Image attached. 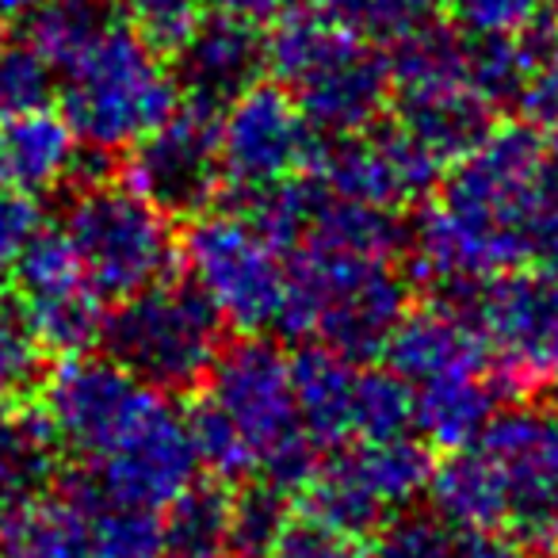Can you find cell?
I'll return each mask as SVG.
<instances>
[{"instance_id":"1","label":"cell","mask_w":558,"mask_h":558,"mask_svg":"<svg viewBox=\"0 0 558 558\" xmlns=\"http://www.w3.org/2000/svg\"><path fill=\"white\" fill-rule=\"evenodd\" d=\"M550 195L547 142L532 123L494 131L448 165L410 226L413 276L448 299L509 268H527V230Z\"/></svg>"},{"instance_id":"2","label":"cell","mask_w":558,"mask_h":558,"mask_svg":"<svg viewBox=\"0 0 558 558\" xmlns=\"http://www.w3.org/2000/svg\"><path fill=\"white\" fill-rule=\"evenodd\" d=\"M199 390L187 410V433L210 478L230 486L264 478L288 494L306 486L318 466V444L303 428L291 360L276 344L260 337L226 344Z\"/></svg>"},{"instance_id":"3","label":"cell","mask_w":558,"mask_h":558,"mask_svg":"<svg viewBox=\"0 0 558 558\" xmlns=\"http://www.w3.org/2000/svg\"><path fill=\"white\" fill-rule=\"evenodd\" d=\"M264 65L314 126L360 134L390 108V62L375 43L344 32L322 9H283L264 35Z\"/></svg>"},{"instance_id":"4","label":"cell","mask_w":558,"mask_h":558,"mask_svg":"<svg viewBox=\"0 0 558 558\" xmlns=\"http://www.w3.org/2000/svg\"><path fill=\"white\" fill-rule=\"evenodd\" d=\"M410 311V283L398 260L299 245L288 253V303L279 333L329 344L352 360H372Z\"/></svg>"},{"instance_id":"5","label":"cell","mask_w":558,"mask_h":558,"mask_svg":"<svg viewBox=\"0 0 558 558\" xmlns=\"http://www.w3.org/2000/svg\"><path fill=\"white\" fill-rule=\"evenodd\" d=\"M58 77L62 116L81 146L96 154L131 149L180 104L177 73L165 65L161 50L134 32L131 20H108Z\"/></svg>"},{"instance_id":"6","label":"cell","mask_w":558,"mask_h":558,"mask_svg":"<svg viewBox=\"0 0 558 558\" xmlns=\"http://www.w3.org/2000/svg\"><path fill=\"white\" fill-rule=\"evenodd\" d=\"M390 108L395 123L448 169L471 154L497 123V108L474 88L466 35L428 20L390 43Z\"/></svg>"},{"instance_id":"7","label":"cell","mask_w":558,"mask_h":558,"mask_svg":"<svg viewBox=\"0 0 558 558\" xmlns=\"http://www.w3.org/2000/svg\"><path fill=\"white\" fill-rule=\"evenodd\" d=\"M100 341L134 379L165 395H184L199 390L226 349V322L192 279L165 276L119 299V311L104 318Z\"/></svg>"},{"instance_id":"8","label":"cell","mask_w":558,"mask_h":558,"mask_svg":"<svg viewBox=\"0 0 558 558\" xmlns=\"http://www.w3.org/2000/svg\"><path fill=\"white\" fill-rule=\"evenodd\" d=\"M62 233L104 303H119L165 279L180 253L172 218L123 177L108 172L77 180V192L62 215Z\"/></svg>"},{"instance_id":"9","label":"cell","mask_w":558,"mask_h":558,"mask_svg":"<svg viewBox=\"0 0 558 558\" xmlns=\"http://www.w3.org/2000/svg\"><path fill=\"white\" fill-rule=\"evenodd\" d=\"M180 256L187 279L230 329L260 337L279 326L288 303V260L245 215H195L180 241Z\"/></svg>"},{"instance_id":"10","label":"cell","mask_w":558,"mask_h":558,"mask_svg":"<svg viewBox=\"0 0 558 558\" xmlns=\"http://www.w3.org/2000/svg\"><path fill=\"white\" fill-rule=\"evenodd\" d=\"M433 466V448L417 433L395 440H349L311 471L303 486L306 512L364 539L425 494Z\"/></svg>"},{"instance_id":"11","label":"cell","mask_w":558,"mask_h":558,"mask_svg":"<svg viewBox=\"0 0 558 558\" xmlns=\"http://www.w3.org/2000/svg\"><path fill=\"white\" fill-rule=\"evenodd\" d=\"M459 303L486 337L497 375L512 398L558 383V279L539 268H509Z\"/></svg>"},{"instance_id":"12","label":"cell","mask_w":558,"mask_h":558,"mask_svg":"<svg viewBox=\"0 0 558 558\" xmlns=\"http://www.w3.org/2000/svg\"><path fill=\"white\" fill-rule=\"evenodd\" d=\"M314 126L295 108L291 93L276 81H256L218 111V165L222 187L241 203L279 180L306 169Z\"/></svg>"},{"instance_id":"13","label":"cell","mask_w":558,"mask_h":558,"mask_svg":"<svg viewBox=\"0 0 558 558\" xmlns=\"http://www.w3.org/2000/svg\"><path fill=\"white\" fill-rule=\"evenodd\" d=\"M157 395L165 390L146 387L123 364L93 356L88 349L58 356V364L39 379V405L47 410L62 448L88 463L100 459Z\"/></svg>"},{"instance_id":"14","label":"cell","mask_w":558,"mask_h":558,"mask_svg":"<svg viewBox=\"0 0 558 558\" xmlns=\"http://www.w3.org/2000/svg\"><path fill=\"white\" fill-rule=\"evenodd\" d=\"M306 172L329 195L402 215L405 207H417L440 187L444 161H436L413 134L390 123L322 138L306 161Z\"/></svg>"},{"instance_id":"15","label":"cell","mask_w":558,"mask_h":558,"mask_svg":"<svg viewBox=\"0 0 558 558\" xmlns=\"http://www.w3.org/2000/svg\"><path fill=\"white\" fill-rule=\"evenodd\" d=\"M12 306L43 352H85L104 333V299L85 279L62 230L43 226L12 264Z\"/></svg>"},{"instance_id":"16","label":"cell","mask_w":558,"mask_h":558,"mask_svg":"<svg viewBox=\"0 0 558 558\" xmlns=\"http://www.w3.org/2000/svg\"><path fill=\"white\" fill-rule=\"evenodd\" d=\"M123 180L169 218H195L222 192L218 111L180 100L165 123L131 146Z\"/></svg>"},{"instance_id":"17","label":"cell","mask_w":558,"mask_h":558,"mask_svg":"<svg viewBox=\"0 0 558 558\" xmlns=\"http://www.w3.org/2000/svg\"><path fill=\"white\" fill-rule=\"evenodd\" d=\"M96 478L88 482L96 497L134 509L165 512L195 478H199V456H195L187 417H180L169 395H157L138 421L93 459Z\"/></svg>"},{"instance_id":"18","label":"cell","mask_w":558,"mask_h":558,"mask_svg":"<svg viewBox=\"0 0 558 558\" xmlns=\"http://www.w3.org/2000/svg\"><path fill=\"white\" fill-rule=\"evenodd\" d=\"M505 471L509 486V520L505 535L527 547L535 558L558 550V471L550 459V428L547 413L512 410L505 405L489 428L478 436Z\"/></svg>"},{"instance_id":"19","label":"cell","mask_w":558,"mask_h":558,"mask_svg":"<svg viewBox=\"0 0 558 558\" xmlns=\"http://www.w3.org/2000/svg\"><path fill=\"white\" fill-rule=\"evenodd\" d=\"M379 356L410 387L494 367L478 322L459 299L448 295L425 306H410L395 326V333L387 337Z\"/></svg>"},{"instance_id":"20","label":"cell","mask_w":558,"mask_h":558,"mask_svg":"<svg viewBox=\"0 0 558 558\" xmlns=\"http://www.w3.org/2000/svg\"><path fill=\"white\" fill-rule=\"evenodd\" d=\"M264 65V35L260 24L233 16H203L192 39L177 50V85L180 100L203 104L222 111L233 96L260 81Z\"/></svg>"},{"instance_id":"21","label":"cell","mask_w":558,"mask_h":558,"mask_svg":"<svg viewBox=\"0 0 558 558\" xmlns=\"http://www.w3.org/2000/svg\"><path fill=\"white\" fill-rule=\"evenodd\" d=\"M512 390L497 367L451 375L425 387H413V433L440 451H459L478 444L489 421L509 405Z\"/></svg>"},{"instance_id":"22","label":"cell","mask_w":558,"mask_h":558,"mask_svg":"<svg viewBox=\"0 0 558 558\" xmlns=\"http://www.w3.org/2000/svg\"><path fill=\"white\" fill-rule=\"evenodd\" d=\"M425 494L433 512L451 532H505V520H509L505 471L478 444L448 451V459L433 466Z\"/></svg>"},{"instance_id":"23","label":"cell","mask_w":558,"mask_h":558,"mask_svg":"<svg viewBox=\"0 0 558 558\" xmlns=\"http://www.w3.org/2000/svg\"><path fill=\"white\" fill-rule=\"evenodd\" d=\"M0 157H4V180L12 187L39 195L73 180L81 138L73 134L70 119L62 111H50L43 104V108L4 119V126H0Z\"/></svg>"},{"instance_id":"24","label":"cell","mask_w":558,"mask_h":558,"mask_svg":"<svg viewBox=\"0 0 558 558\" xmlns=\"http://www.w3.org/2000/svg\"><path fill=\"white\" fill-rule=\"evenodd\" d=\"M88 486L35 489L0 535V558H88Z\"/></svg>"},{"instance_id":"25","label":"cell","mask_w":558,"mask_h":558,"mask_svg":"<svg viewBox=\"0 0 558 558\" xmlns=\"http://www.w3.org/2000/svg\"><path fill=\"white\" fill-rule=\"evenodd\" d=\"M360 360L314 341L291 356L299 417L318 448H341L352 440V395H356Z\"/></svg>"},{"instance_id":"26","label":"cell","mask_w":558,"mask_h":558,"mask_svg":"<svg viewBox=\"0 0 558 558\" xmlns=\"http://www.w3.org/2000/svg\"><path fill=\"white\" fill-rule=\"evenodd\" d=\"M230 482L195 478L165 520V558H230Z\"/></svg>"},{"instance_id":"27","label":"cell","mask_w":558,"mask_h":558,"mask_svg":"<svg viewBox=\"0 0 558 558\" xmlns=\"http://www.w3.org/2000/svg\"><path fill=\"white\" fill-rule=\"evenodd\" d=\"M111 20L108 0H43L27 16V43L62 73Z\"/></svg>"},{"instance_id":"28","label":"cell","mask_w":558,"mask_h":558,"mask_svg":"<svg viewBox=\"0 0 558 558\" xmlns=\"http://www.w3.org/2000/svg\"><path fill=\"white\" fill-rule=\"evenodd\" d=\"M88 558H165L161 512L104 501V497L93 494V505H88Z\"/></svg>"},{"instance_id":"29","label":"cell","mask_w":558,"mask_h":558,"mask_svg":"<svg viewBox=\"0 0 558 558\" xmlns=\"http://www.w3.org/2000/svg\"><path fill=\"white\" fill-rule=\"evenodd\" d=\"M413 433V387L390 367H360L352 395V440H395Z\"/></svg>"},{"instance_id":"30","label":"cell","mask_w":558,"mask_h":558,"mask_svg":"<svg viewBox=\"0 0 558 558\" xmlns=\"http://www.w3.org/2000/svg\"><path fill=\"white\" fill-rule=\"evenodd\" d=\"M291 517L288 489L264 478L241 482L238 494H230V558H260Z\"/></svg>"},{"instance_id":"31","label":"cell","mask_w":558,"mask_h":558,"mask_svg":"<svg viewBox=\"0 0 558 558\" xmlns=\"http://www.w3.org/2000/svg\"><path fill=\"white\" fill-rule=\"evenodd\" d=\"M318 9L344 32L375 47H390L402 35L425 27L440 9V0H318Z\"/></svg>"},{"instance_id":"32","label":"cell","mask_w":558,"mask_h":558,"mask_svg":"<svg viewBox=\"0 0 558 558\" xmlns=\"http://www.w3.org/2000/svg\"><path fill=\"white\" fill-rule=\"evenodd\" d=\"M550 0H440L444 16L466 39H520L547 24Z\"/></svg>"},{"instance_id":"33","label":"cell","mask_w":558,"mask_h":558,"mask_svg":"<svg viewBox=\"0 0 558 558\" xmlns=\"http://www.w3.org/2000/svg\"><path fill=\"white\" fill-rule=\"evenodd\" d=\"M456 539L459 532H451L433 509H402L372 532L367 558H451Z\"/></svg>"},{"instance_id":"34","label":"cell","mask_w":558,"mask_h":558,"mask_svg":"<svg viewBox=\"0 0 558 558\" xmlns=\"http://www.w3.org/2000/svg\"><path fill=\"white\" fill-rule=\"evenodd\" d=\"M54 77L58 73L32 43H20V47L9 43L0 54V119L43 108L54 93Z\"/></svg>"},{"instance_id":"35","label":"cell","mask_w":558,"mask_h":558,"mask_svg":"<svg viewBox=\"0 0 558 558\" xmlns=\"http://www.w3.org/2000/svg\"><path fill=\"white\" fill-rule=\"evenodd\" d=\"M131 27L161 54H177L203 20V0H123Z\"/></svg>"},{"instance_id":"36","label":"cell","mask_w":558,"mask_h":558,"mask_svg":"<svg viewBox=\"0 0 558 558\" xmlns=\"http://www.w3.org/2000/svg\"><path fill=\"white\" fill-rule=\"evenodd\" d=\"M260 558H367L364 543L318 517H291Z\"/></svg>"},{"instance_id":"37","label":"cell","mask_w":558,"mask_h":558,"mask_svg":"<svg viewBox=\"0 0 558 558\" xmlns=\"http://www.w3.org/2000/svg\"><path fill=\"white\" fill-rule=\"evenodd\" d=\"M43 356L12 299H0V395H27L43 379Z\"/></svg>"},{"instance_id":"38","label":"cell","mask_w":558,"mask_h":558,"mask_svg":"<svg viewBox=\"0 0 558 558\" xmlns=\"http://www.w3.org/2000/svg\"><path fill=\"white\" fill-rule=\"evenodd\" d=\"M43 230V215L35 195L20 187H0V276H9L24 245Z\"/></svg>"},{"instance_id":"39","label":"cell","mask_w":558,"mask_h":558,"mask_svg":"<svg viewBox=\"0 0 558 558\" xmlns=\"http://www.w3.org/2000/svg\"><path fill=\"white\" fill-rule=\"evenodd\" d=\"M527 268H539L558 279V192L550 187L547 203L527 230Z\"/></svg>"},{"instance_id":"40","label":"cell","mask_w":558,"mask_h":558,"mask_svg":"<svg viewBox=\"0 0 558 558\" xmlns=\"http://www.w3.org/2000/svg\"><path fill=\"white\" fill-rule=\"evenodd\" d=\"M451 558H535V555L505 532H466L456 539Z\"/></svg>"},{"instance_id":"41","label":"cell","mask_w":558,"mask_h":558,"mask_svg":"<svg viewBox=\"0 0 558 558\" xmlns=\"http://www.w3.org/2000/svg\"><path fill=\"white\" fill-rule=\"evenodd\" d=\"M203 9H210L215 16H233L248 20V24H268L279 12L288 9V0H203Z\"/></svg>"},{"instance_id":"42","label":"cell","mask_w":558,"mask_h":558,"mask_svg":"<svg viewBox=\"0 0 558 558\" xmlns=\"http://www.w3.org/2000/svg\"><path fill=\"white\" fill-rule=\"evenodd\" d=\"M43 0H0V20H27Z\"/></svg>"},{"instance_id":"43","label":"cell","mask_w":558,"mask_h":558,"mask_svg":"<svg viewBox=\"0 0 558 558\" xmlns=\"http://www.w3.org/2000/svg\"><path fill=\"white\" fill-rule=\"evenodd\" d=\"M547 428H550V459H555V471H558V413H547Z\"/></svg>"},{"instance_id":"44","label":"cell","mask_w":558,"mask_h":558,"mask_svg":"<svg viewBox=\"0 0 558 558\" xmlns=\"http://www.w3.org/2000/svg\"><path fill=\"white\" fill-rule=\"evenodd\" d=\"M550 58L558 62V27H555V35H550Z\"/></svg>"},{"instance_id":"45","label":"cell","mask_w":558,"mask_h":558,"mask_svg":"<svg viewBox=\"0 0 558 558\" xmlns=\"http://www.w3.org/2000/svg\"><path fill=\"white\" fill-rule=\"evenodd\" d=\"M4 47H9V39H4V20H0V54H4Z\"/></svg>"},{"instance_id":"46","label":"cell","mask_w":558,"mask_h":558,"mask_svg":"<svg viewBox=\"0 0 558 558\" xmlns=\"http://www.w3.org/2000/svg\"><path fill=\"white\" fill-rule=\"evenodd\" d=\"M9 184V180H4V157H0V187Z\"/></svg>"}]
</instances>
